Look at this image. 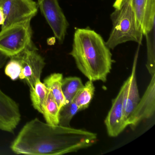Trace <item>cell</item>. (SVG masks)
<instances>
[{
    "mask_svg": "<svg viewBox=\"0 0 155 155\" xmlns=\"http://www.w3.org/2000/svg\"><path fill=\"white\" fill-rule=\"evenodd\" d=\"M97 139L96 133L50 125L36 118L24 125L11 148L18 154L63 155L91 147Z\"/></svg>",
    "mask_w": 155,
    "mask_h": 155,
    "instance_id": "6da1fadb",
    "label": "cell"
},
{
    "mask_svg": "<svg viewBox=\"0 0 155 155\" xmlns=\"http://www.w3.org/2000/svg\"><path fill=\"white\" fill-rule=\"evenodd\" d=\"M69 55L89 80L107 81L113 63L112 54L101 35L95 31L77 29Z\"/></svg>",
    "mask_w": 155,
    "mask_h": 155,
    "instance_id": "7a4b0ae2",
    "label": "cell"
},
{
    "mask_svg": "<svg viewBox=\"0 0 155 155\" xmlns=\"http://www.w3.org/2000/svg\"><path fill=\"white\" fill-rule=\"evenodd\" d=\"M111 15L112 28L106 44L110 49L127 41L141 44L143 34L137 21L132 0H115Z\"/></svg>",
    "mask_w": 155,
    "mask_h": 155,
    "instance_id": "3957f363",
    "label": "cell"
},
{
    "mask_svg": "<svg viewBox=\"0 0 155 155\" xmlns=\"http://www.w3.org/2000/svg\"><path fill=\"white\" fill-rule=\"evenodd\" d=\"M31 21L15 24L0 31V51L11 58L33 44Z\"/></svg>",
    "mask_w": 155,
    "mask_h": 155,
    "instance_id": "277c9868",
    "label": "cell"
},
{
    "mask_svg": "<svg viewBox=\"0 0 155 155\" xmlns=\"http://www.w3.org/2000/svg\"><path fill=\"white\" fill-rule=\"evenodd\" d=\"M0 8L5 16L1 29L27 21H31L38 13V4L33 0H0Z\"/></svg>",
    "mask_w": 155,
    "mask_h": 155,
    "instance_id": "5b68a950",
    "label": "cell"
},
{
    "mask_svg": "<svg viewBox=\"0 0 155 155\" xmlns=\"http://www.w3.org/2000/svg\"><path fill=\"white\" fill-rule=\"evenodd\" d=\"M12 57L18 60L21 64L22 69L19 78L26 81L30 88L34 87L37 81L40 80L46 64L44 58L38 52V49L33 43Z\"/></svg>",
    "mask_w": 155,
    "mask_h": 155,
    "instance_id": "8992f818",
    "label": "cell"
},
{
    "mask_svg": "<svg viewBox=\"0 0 155 155\" xmlns=\"http://www.w3.org/2000/svg\"><path fill=\"white\" fill-rule=\"evenodd\" d=\"M37 4L55 38L60 44H62L69 24L60 6L58 0H38Z\"/></svg>",
    "mask_w": 155,
    "mask_h": 155,
    "instance_id": "52a82bcc",
    "label": "cell"
},
{
    "mask_svg": "<svg viewBox=\"0 0 155 155\" xmlns=\"http://www.w3.org/2000/svg\"><path fill=\"white\" fill-rule=\"evenodd\" d=\"M155 111V74L135 110L127 120V127H136L140 122L150 118Z\"/></svg>",
    "mask_w": 155,
    "mask_h": 155,
    "instance_id": "ba28073f",
    "label": "cell"
},
{
    "mask_svg": "<svg viewBox=\"0 0 155 155\" xmlns=\"http://www.w3.org/2000/svg\"><path fill=\"white\" fill-rule=\"evenodd\" d=\"M126 85L125 81L118 94L112 100V106L105 120V124L110 137H117L127 127L123 115V97Z\"/></svg>",
    "mask_w": 155,
    "mask_h": 155,
    "instance_id": "9c48e42d",
    "label": "cell"
},
{
    "mask_svg": "<svg viewBox=\"0 0 155 155\" xmlns=\"http://www.w3.org/2000/svg\"><path fill=\"white\" fill-rule=\"evenodd\" d=\"M21 117L18 103L0 89V130L13 133Z\"/></svg>",
    "mask_w": 155,
    "mask_h": 155,
    "instance_id": "30bf717a",
    "label": "cell"
},
{
    "mask_svg": "<svg viewBox=\"0 0 155 155\" xmlns=\"http://www.w3.org/2000/svg\"><path fill=\"white\" fill-rule=\"evenodd\" d=\"M132 5L143 36H147L155 25V0H132Z\"/></svg>",
    "mask_w": 155,
    "mask_h": 155,
    "instance_id": "8fae6325",
    "label": "cell"
},
{
    "mask_svg": "<svg viewBox=\"0 0 155 155\" xmlns=\"http://www.w3.org/2000/svg\"><path fill=\"white\" fill-rule=\"evenodd\" d=\"M138 50L134 58L130 76L126 81V87L123 97V115L125 122L135 110L140 100L136 77V68ZM127 125V123H126Z\"/></svg>",
    "mask_w": 155,
    "mask_h": 155,
    "instance_id": "7c38bea8",
    "label": "cell"
},
{
    "mask_svg": "<svg viewBox=\"0 0 155 155\" xmlns=\"http://www.w3.org/2000/svg\"><path fill=\"white\" fill-rule=\"evenodd\" d=\"M63 78L61 73H54L47 77L43 81V83L50 91L60 109L66 104L61 87Z\"/></svg>",
    "mask_w": 155,
    "mask_h": 155,
    "instance_id": "4fadbf2b",
    "label": "cell"
},
{
    "mask_svg": "<svg viewBox=\"0 0 155 155\" xmlns=\"http://www.w3.org/2000/svg\"><path fill=\"white\" fill-rule=\"evenodd\" d=\"M30 91L32 106L36 110L42 114L49 90L39 80L37 81L34 87L30 88Z\"/></svg>",
    "mask_w": 155,
    "mask_h": 155,
    "instance_id": "5bb4252c",
    "label": "cell"
},
{
    "mask_svg": "<svg viewBox=\"0 0 155 155\" xmlns=\"http://www.w3.org/2000/svg\"><path fill=\"white\" fill-rule=\"evenodd\" d=\"M83 86L82 81L78 77H69L63 78L61 87L66 104L73 101L77 93Z\"/></svg>",
    "mask_w": 155,
    "mask_h": 155,
    "instance_id": "9a60e30c",
    "label": "cell"
},
{
    "mask_svg": "<svg viewBox=\"0 0 155 155\" xmlns=\"http://www.w3.org/2000/svg\"><path fill=\"white\" fill-rule=\"evenodd\" d=\"M95 90L93 81L89 80L77 93L73 101L76 103L80 110L88 107L94 96Z\"/></svg>",
    "mask_w": 155,
    "mask_h": 155,
    "instance_id": "2e32d148",
    "label": "cell"
},
{
    "mask_svg": "<svg viewBox=\"0 0 155 155\" xmlns=\"http://www.w3.org/2000/svg\"><path fill=\"white\" fill-rule=\"evenodd\" d=\"M60 110L57 102L49 90L48 94L43 107L42 112L46 122L50 125H59Z\"/></svg>",
    "mask_w": 155,
    "mask_h": 155,
    "instance_id": "e0dca14e",
    "label": "cell"
},
{
    "mask_svg": "<svg viewBox=\"0 0 155 155\" xmlns=\"http://www.w3.org/2000/svg\"><path fill=\"white\" fill-rule=\"evenodd\" d=\"M79 111V109L73 101L62 106L60 110L59 125L70 127L71 121Z\"/></svg>",
    "mask_w": 155,
    "mask_h": 155,
    "instance_id": "ac0fdd59",
    "label": "cell"
},
{
    "mask_svg": "<svg viewBox=\"0 0 155 155\" xmlns=\"http://www.w3.org/2000/svg\"><path fill=\"white\" fill-rule=\"evenodd\" d=\"M10 58L5 68V74L12 80L15 81L18 78L22 68L18 60L14 57H11Z\"/></svg>",
    "mask_w": 155,
    "mask_h": 155,
    "instance_id": "d6986e66",
    "label": "cell"
},
{
    "mask_svg": "<svg viewBox=\"0 0 155 155\" xmlns=\"http://www.w3.org/2000/svg\"><path fill=\"white\" fill-rule=\"evenodd\" d=\"M5 21V16L2 9L0 8V25L2 26Z\"/></svg>",
    "mask_w": 155,
    "mask_h": 155,
    "instance_id": "ffe728a7",
    "label": "cell"
}]
</instances>
